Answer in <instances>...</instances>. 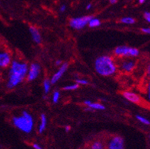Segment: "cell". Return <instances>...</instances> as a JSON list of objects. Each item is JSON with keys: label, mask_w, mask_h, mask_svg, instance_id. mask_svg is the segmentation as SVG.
I'll return each instance as SVG.
<instances>
[{"label": "cell", "mask_w": 150, "mask_h": 149, "mask_svg": "<svg viewBox=\"0 0 150 149\" xmlns=\"http://www.w3.org/2000/svg\"><path fill=\"white\" fill-rule=\"evenodd\" d=\"M148 97H149V100L150 102V82L149 84V86H148Z\"/></svg>", "instance_id": "83f0119b"}, {"label": "cell", "mask_w": 150, "mask_h": 149, "mask_svg": "<svg viewBox=\"0 0 150 149\" xmlns=\"http://www.w3.org/2000/svg\"><path fill=\"white\" fill-rule=\"evenodd\" d=\"M139 2H140L141 4H143V3H144L145 1H144V0H140V1H139Z\"/></svg>", "instance_id": "d6a6232c"}, {"label": "cell", "mask_w": 150, "mask_h": 149, "mask_svg": "<svg viewBox=\"0 0 150 149\" xmlns=\"http://www.w3.org/2000/svg\"><path fill=\"white\" fill-rule=\"evenodd\" d=\"M120 68L124 72H131L133 68H135V62L132 60H126L121 62Z\"/></svg>", "instance_id": "7c38bea8"}, {"label": "cell", "mask_w": 150, "mask_h": 149, "mask_svg": "<svg viewBox=\"0 0 150 149\" xmlns=\"http://www.w3.org/2000/svg\"><path fill=\"white\" fill-rule=\"evenodd\" d=\"M66 9H67V6H66V5H62V6H60V8H59V11H60V12H64V11H66Z\"/></svg>", "instance_id": "d4e9b609"}, {"label": "cell", "mask_w": 150, "mask_h": 149, "mask_svg": "<svg viewBox=\"0 0 150 149\" xmlns=\"http://www.w3.org/2000/svg\"><path fill=\"white\" fill-rule=\"evenodd\" d=\"M108 149H124V141L121 136H115L109 140Z\"/></svg>", "instance_id": "ba28073f"}, {"label": "cell", "mask_w": 150, "mask_h": 149, "mask_svg": "<svg viewBox=\"0 0 150 149\" xmlns=\"http://www.w3.org/2000/svg\"><path fill=\"white\" fill-rule=\"evenodd\" d=\"M123 96L124 98L132 103H134V104H137L140 101V97L139 95H137V94L131 92V91H125L123 93Z\"/></svg>", "instance_id": "8fae6325"}, {"label": "cell", "mask_w": 150, "mask_h": 149, "mask_svg": "<svg viewBox=\"0 0 150 149\" xmlns=\"http://www.w3.org/2000/svg\"><path fill=\"white\" fill-rule=\"evenodd\" d=\"M12 123L19 130L27 134L32 132L34 128V119L27 111H23L21 115L12 117Z\"/></svg>", "instance_id": "3957f363"}, {"label": "cell", "mask_w": 150, "mask_h": 149, "mask_svg": "<svg viewBox=\"0 0 150 149\" xmlns=\"http://www.w3.org/2000/svg\"><path fill=\"white\" fill-rule=\"evenodd\" d=\"M28 66L25 62L18 60H13L10 65L8 78V88L12 89L21 84L27 76Z\"/></svg>", "instance_id": "6da1fadb"}, {"label": "cell", "mask_w": 150, "mask_h": 149, "mask_svg": "<svg viewBox=\"0 0 150 149\" xmlns=\"http://www.w3.org/2000/svg\"><path fill=\"white\" fill-rule=\"evenodd\" d=\"M11 62V56L9 52L6 49H0V68H7L10 66Z\"/></svg>", "instance_id": "52a82bcc"}, {"label": "cell", "mask_w": 150, "mask_h": 149, "mask_svg": "<svg viewBox=\"0 0 150 149\" xmlns=\"http://www.w3.org/2000/svg\"><path fill=\"white\" fill-rule=\"evenodd\" d=\"M87 107L91 109V110H93V109H95V110H104L105 109V106L103 104H99V103H92V102Z\"/></svg>", "instance_id": "5bb4252c"}, {"label": "cell", "mask_w": 150, "mask_h": 149, "mask_svg": "<svg viewBox=\"0 0 150 149\" xmlns=\"http://www.w3.org/2000/svg\"><path fill=\"white\" fill-rule=\"evenodd\" d=\"M40 73V66L38 63L34 62L28 66V71L27 74V78L29 81H34Z\"/></svg>", "instance_id": "8992f818"}, {"label": "cell", "mask_w": 150, "mask_h": 149, "mask_svg": "<svg viewBox=\"0 0 150 149\" xmlns=\"http://www.w3.org/2000/svg\"><path fill=\"white\" fill-rule=\"evenodd\" d=\"M137 119H138V120L139 121V122H141L142 123H143V124L145 125H150V122L148 120V119H146V118H145V117H142V116H139L137 115Z\"/></svg>", "instance_id": "ffe728a7"}, {"label": "cell", "mask_w": 150, "mask_h": 149, "mask_svg": "<svg viewBox=\"0 0 150 149\" xmlns=\"http://www.w3.org/2000/svg\"><path fill=\"white\" fill-rule=\"evenodd\" d=\"M91 7H92V4H91V3H88L87 5V6H86V9H87V10L91 9Z\"/></svg>", "instance_id": "4316f807"}, {"label": "cell", "mask_w": 150, "mask_h": 149, "mask_svg": "<svg viewBox=\"0 0 150 149\" xmlns=\"http://www.w3.org/2000/svg\"><path fill=\"white\" fill-rule=\"evenodd\" d=\"M29 31H30V35H31V37H32L33 40H34L36 44H40L42 41V37L41 35H40V31L38 30V29L36 28L34 26H30V28H29Z\"/></svg>", "instance_id": "30bf717a"}, {"label": "cell", "mask_w": 150, "mask_h": 149, "mask_svg": "<svg viewBox=\"0 0 150 149\" xmlns=\"http://www.w3.org/2000/svg\"><path fill=\"white\" fill-rule=\"evenodd\" d=\"M47 119L44 113H42L40 115V123L39 126H38V132L41 134L44 132V130L47 128Z\"/></svg>", "instance_id": "4fadbf2b"}, {"label": "cell", "mask_w": 150, "mask_h": 149, "mask_svg": "<svg viewBox=\"0 0 150 149\" xmlns=\"http://www.w3.org/2000/svg\"><path fill=\"white\" fill-rule=\"evenodd\" d=\"M63 63H62V61L60 60V59H58V60L56 61V65L57 66H59V65H62Z\"/></svg>", "instance_id": "f1b7e54d"}, {"label": "cell", "mask_w": 150, "mask_h": 149, "mask_svg": "<svg viewBox=\"0 0 150 149\" xmlns=\"http://www.w3.org/2000/svg\"><path fill=\"white\" fill-rule=\"evenodd\" d=\"M147 75L150 77V65H149L147 67Z\"/></svg>", "instance_id": "f546056e"}, {"label": "cell", "mask_w": 150, "mask_h": 149, "mask_svg": "<svg viewBox=\"0 0 150 149\" xmlns=\"http://www.w3.org/2000/svg\"><path fill=\"white\" fill-rule=\"evenodd\" d=\"M76 83L78 84L79 85H88V81L86 79H76Z\"/></svg>", "instance_id": "7402d4cb"}, {"label": "cell", "mask_w": 150, "mask_h": 149, "mask_svg": "<svg viewBox=\"0 0 150 149\" xmlns=\"http://www.w3.org/2000/svg\"><path fill=\"white\" fill-rule=\"evenodd\" d=\"M149 138H150V136H149Z\"/></svg>", "instance_id": "e575fe53"}, {"label": "cell", "mask_w": 150, "mask_h": 149, "mask_svg": "<svg viewBox=\"0 0 150 149\" xmlns=\"http://www.w3.org/2000/svg\"><path fill=\"white\" fill-rule=\"evenodd\" d=\"M43 88H44V93L46 95H47L48 93L50 91V88H51V82L48 79H45L43 82Z\"/></svg>", "instance_id": "2e32d148"}, {"label": "cell", "mask_w": 150, "mask_h": 149, "mask_svg": "<svg viewBox=\"0 0 150 149\" xmlns=\"http://www.w3.org/2000/svg\"><path fill=\"white\" fill-rule=\"evenodd\" d=\"M0 81H1V78H0Z\"/></svg>", "instance_id": "836d02e7"}, {"label": "cell", "mask_w": 150, "mask_h": 149, "mask_svg": "<svg viewBox=\"0 0 150 149\" xmlns=\"http://www.w3.org/2000/svg\"><path fill=\"white\" fill-rule=\"evenodd\" d=\"M120 21L126 25H133L135 23V19L131 17H124L120 19Z\"/></svg>", "instance_id": "ac0fdd59"}, {"label": "cell", "mask_w": 150, "mask_h": 149, "mask_svg": "<svg viewBox=\"0 0 150 149\" xmlns=\"http://www.w3.org/2000/svg\"><path fill=\"white\" fill-rule=\"evenodd\" d=\"M93 17L91 15L73 18H71L69 21V26L75 30H81V29L84 28L86 25H88V22Z\"/></svg>", "instance_id": "5b68a950"}, {"label": "cell", "mask_w": 150, "mask_h": 149, "mask_svg": "<svg viewBox=\"0 0 150 149\" xmlns=\"http://www.w3.org/2000/svg\"><path fill=\"white\" fill-rule=\"evenodd\" d=\"M33 148H34V149H43L40 145H38V144H36V143L33 144Z\"/></svg>", "instance_id": "484cf974"}, {"label": "cell", "mask_w": 150, "mask_h": 149, "mask_svg": "<svg viewBox=\"0 0 150 149\" xmlns=\"http://www.w3.org/2000/svg\"><path fill=\"white\" fill-rule=\"evenodd\" d=\"M114 53L115 56L119 57H136L139 56V51L137 48L129 47L127 46H119V47L115 48V49L114 50Z\"/></svg>", "instance_id": "277c9868"}, {"label": "cell", "mask_w": 150, "mask_h": 149, "mask_svg": "<svg viewBox=\"0 0 150 149\" xmlns=\"http://www.w3.org/2000/svg\"><path fill=\"white\" fill-rule=\"evenodd\" d=\"M79 88V85L78 84H72V85H67V86H65L63 88V90H66V91H74V90H76Z\"/></svg>", "instance_id": "d6986e66"}, {"label": "cell", "mask_w": 150, "mask_h": 149, "mask_svg": "<svg viewBox=\"0 0 150 149\" xmlns=\"http://www.w3.org/2000/svg\"><path fill=\"white\" fill-rule=\"evenodd\" d=\"M89 149H105V145L102 142L98 140V141H95L91 144Z\"/></svg>", "instance_id": "9a60e30c"}, {"label": "cell", "mask_w": 150, "mask_h": 149, "mask_svg": "<svg viewBox=\"0 0 150 149\" xmlns=\"http://www.w3.org/2000/svg\"><path fill=\"white\" fill-rule=\"evenodd\" d=\"M59 97H60V95H59V91H54L53 94V102L54 104H57L58 103L59 100Z\"/></svg>", "instance_id": "44dd1931"}, {"label": "cell", "mask_w": 150, "mask_h": 149, "mask_svg": "<svg viewBox=\"0 0 150 149\" xmlns=\"http://www.w3.org/2000/svg\"><path fill=\"white\" fill-rule=\"evenodd\" d=\"M110 2L111 4H115V3H117V1H116V0H112V1H111V0H110Z\"/></svg>", "instance_id": "1f68e13d"}, {"label": "cell", "mask_w": 150, "mask_h": 149, "mask_svg": "<svg viewBox=\"0 0 150 149\" xmlns=\"http://www.w3.org/2000/svg\"><path fill=\"white\" fill-rule=\"evenodd\" d=\"M95 69L98 75L101 76H113L117 72V65L110 56L103 55L98 56L95 61Z\"/></svg>", "instance_id": "7a4b0ae2"}, {"label": "cell", "mask_w": 150, "mask_h": 149, "mask_svg": "<svg viewBox=\"0 0 150 149\" xmlns=\"http://www.w3.org/2000/svg\"><path fill=\"white\" fill-rule=\"evenodd\" d=\"M142 31L146 34H150V28H142Z\"/></svg>", "instance_id": "cb8c5ba5"}, {"label": "cell", "mask_w": 150, "mask_h": 149, "mask_svg": "<svg viewBox=\"0 0 150 149\" xmlns=\"http://www.w3.org/2000/svg\"><path fill=\"white\" fill-rule=\"evenodd\" d=\"M67 68H68V63L65 62L61 65L59 68L58 69L57 72H56L55 73L53 74V76H52L51 79H50V82L51 84H56L57 81L60 79L61 78L63 77V75L65 74V72H67Z\"/></svg>", "instance_id": "9c48e42d"}, {"label": "cell", "mask_w": 150, "mask_h": 149, "mask_svg": "<svg viewBox=\"0 0 150 149\" xmlns=\"http://www.w3.org/2000/svg\"><path fill=\"white\" fill-rule=\"evenodd\" d=\"M143 16H144V18L146 19L149 23H150V12H149V11H146Z\"/></svg>", "instance_id": "603a6c76"}, {"label": "cell", "mask_w": 150, "mask_h": 149, "mask_svg": "<svg viewBox=\"0 0 150 149\" xmlns=\"http://www.w3.org/2000/svg\"><path fill=\"white\" fill-rule=\"evenodd\" d=\"M65 129H66V131H67V132H69V129H70V126H66V128H65Z\"/></svg>", "instance_id": "4dcf8cb0"}, {"label": "cell", "mask_w": 150, "mask_h": 149, "mask_svg": "<svg viewBox=\"0 0 150 149\" xmlns=\"http://www.w3.org/2000/svg\"><path fill=\"white\" fill-rule=\"evenodd\" d=\"M88 26L90 28H97V27L101 25V21L99 19L96 18H92L88 22Z\"/></svg>", "instance_id": "e0dca14e"}]
</instances>
